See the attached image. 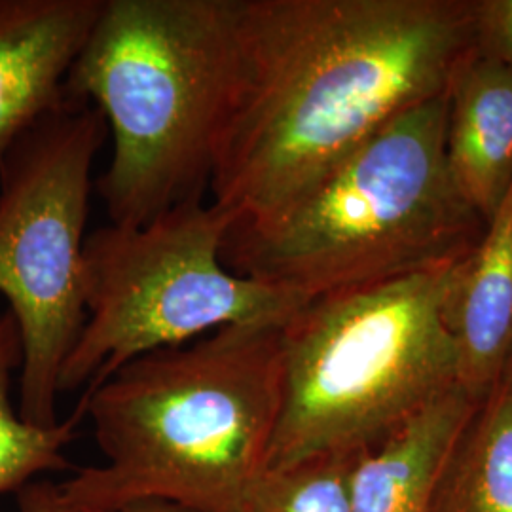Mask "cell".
Returning <instances> with one entry per match:
<instances>
[{
	"label": "cell",
	"instance_id": "6da1fadb",
	"mask_svg": "<svg viewBox=\"0 0 512 512\" xmlns=\"http://www.w3.org/2000/svg\"><path fill=\"white\" fill-rule=\"evenodd\" d=\"M473 50V0H236L211 203L274 219Z\"/></svg>",
	"mask_w": 512,
	"mask_h": 512
},
{
	"label": "cell",
	"instance_id": "7a4b0ae2",
	"mask_svg": "<svg viewBox=\"0 0 512 512\" xmlns=\"http://www.w3.org/2000/svg\"><path fill=\"white\" fill-rule=\"evenodd\" d=\"M277 327H224L131 359L84 391L105 463L59 484L82 512L169 501L247 512L283 404Z\"/></svg>",
	"mask_w": 512,
	"mask_h": 512
},
{
	"label": "cell",
	"instance_id": "3957f363",
	"mask_svg": "<svg viewBox=\"0 0 512 512\" xmlns=\"http://www.w3.org/2000/svg\"><path fill=\"white\" fill-rule=\"evenodd\" d=\"M448 93L406 110L260 224L234 222L224 266L315 298L461 262L486 220L446 160Z\"/></svg>",
	"mask_w": 512,
	"mask_h": 512
},
{
	"label": "cell",
	"instance_id": "277c9868",
	"mask_svg": "<svg viewBox=\"0 0 512 512\" xmlns=\"http://www.w3.org/2000/svg\"><path fill=\"white\" fill-rule=\"evenodd\" d=\"M236 0H103L67 95L112 137L97 181L110 224L141 226L209 192L234 71Z\"/></svg>",
	"mask_w": 512,
	"mask_h": 512
},
{
	"label": "cell",
	"instance_id": "5b68a950",
	"mask_svg": "<svg viewBox=\"0 0 512 512\" xmlns=\"http://www.w3.org/2000/svg\"><path fill=\"white\" fill-rule=\"evenodd\" d=\"M461 262L321 294L294 315L268 469L374 448L459 384L446 310Z\"/></svg>",
	"mask_w": 512,
	"mask_h": 512
},
{
	"label": "cell",
	"instance_id": "8992f818",
	"mask_svg": "<svg viewBox=\"0 0 512 512\" xmlns=\"http://www.w3.org/2000/svg\"><path fill=\"white\" fill-rule=\"evenodd\" d=\"M234 222L203 200L86 236V323L61 368L59 393L90 389L139 355L224 327L283 329L310 298L230 272L222 245Z\"/></svg>",
	"mask_w": 512,
	"mask_h": 512
},
{
	"label": "cell",
	"instance_id": "52a82bcc",
	"mask_svg": "<svg viewBox=\"0 0 512 512\" xmlns=\"http://www.w3.org/2000/svg\"><path fill=\"white\" fill-rule=\"evenodd\" d=\"M107 135L103 114L67 95L0 162V294L21 336L18 410L42 429L59 423V374L86 323V222Z\"/></svg>",
	"mask_w": 512,
	"mask_h": 512
},
{
	"label": "cell",
	"instance_id": "ba28073f",
	"mask_svg": "<svg viewBox=\"0 0 512 512\" xmlns=\"http://www.w3.org/2000/svg\"><path fill=\"white\" fill-rule=\"evenodd\" d=\"M103 0H0V162L67 99Z\"/></svg>",
	"mask_w": 512,
	"mask_h": 512
},
{
	"label": "cell",
	"instance_id": "9c48e42d",
	"mask_svg": "<svg viewBox=\"0 0 512 512\" xmlns=\"http://www.w3.org/2000/svg\"><path fill=\"white\" fill-rule=\"evenodd\" d=\"M446 160L461 196L488 222L512 184V67L476 48L448 90Z\"/></svg>",
	"mask_w": 512,
	"mask_h": 512
},
{
	"label": "cell",
	"instance_id": "30bf717a",
	"mask_svg": "<svg viewBox=\"0 0 512 512\" xmlns=\"http://www.w3.org/2000/svg\"><path fill=\"white\" fill-rule=\"evenodd\" d=\"M459 385L484 399L512 363V184L448 298Z\"/></svg>",
	"mask_w": 512,
	"mask_h": 512
},
{
	"label": "cell",
	"instance_id": "8fae6325",
	"mask_svg": "<svg viewBox=\"0 0 512 512\" xmlns=\"http://www.w3.org/2000/svg\"><path fill=\"white\" fill-rule=\"evenodd\" d=\"M482 399L454 385L374 448L359 452L349 512H423Z\"/></svg>",
	"mask_w": 512,
	"mask_h": 512
},
{
	"label": "cell",
	"instance_id": "7c38bea8",
	"mask_svg": "<svg viewBox=\"0 0 512 512\" xmlns=\"http://www.w3.org/2000/svg\"><path fill=\"white\" fill-rule=\"evenodd\" d=\"M423 512H512V363L459 437Z\"/></svg>",
	"mask_w": 512,
	"mask_h": 512
},
{
	"label": "cell",
	"instance_id": "4fadbf2b",
	"mask_svg": "<svg viewBox=\"0 0 512 512\" xmlns=\"http://www.w3.org/2000/svg\"><path fill=\"white\" fill-rule=\"evenodd\" d=\"M23 349L12 311L0 315V495L16 492L35 476L69 467L63 450L86 420V403L80 399L71 418L42 429L21 420L12 403L14 372L21 368Z\"/></svg>",
	"mask_w": 512,
	"mask_h": 512
},
{
	"label": "cell",
	"instance_id": "5bb4252c",
	"mask_svg": "<svg viewBox=\"0 0 512 512\" xmlns=\"http://www.w3.org/2000/svg\"><path fill=\"white\" fill-rule=\"evenodd\" d=\"M357 456L359 452L325 454L266 469L247 512H349Z\"/></svg>",
	"mask_w": 512,
	"mask_h": 512
},
{
	"label": "cell",
	"instance_id": "9a60e30c",
	"mask_svg": "<svg viewBox=\"0 0 512 512\" xmlns=\"http://www.w3.org/2000/svg\"><path fill=\"white\" fill-rule=\"evenodd\" d=\"M475 48L512 67V0H473Z\"/></svg>",
	"mask_w": 512,
	"mask_h": 512
},
{
	"label": "cell",
	"instance_id": "2e32d148",
	"mask_svg": "<svg viewBox=\"0 0 512 512\" xmlns=\"http://www.w3.org/2000/svg\"><path fill=\"white\" fill-rule=\"evenodd\" d=\"M19 512H82L71 505L52 482H29L18 494Z\"/></svg>",
	"mask_w": 512,
	"mask_h": 512
},
{
	"label": "cell",
	"instance_id": "e0dca14e",
	"mask_svg": "<svg viewBox=\"0 0 512 512\" xmlns=\"http://www.w3.org/2000/svg\"><path fill=\"white\" fill-rule=\"evenodd\" d=\"M112 512H196L192 509L181 507L177 503H169V501H141V503H133L124 509Z\"/></svg>",
	"mask_w": 512,
	"mask_h": 512
}]
</instances>
